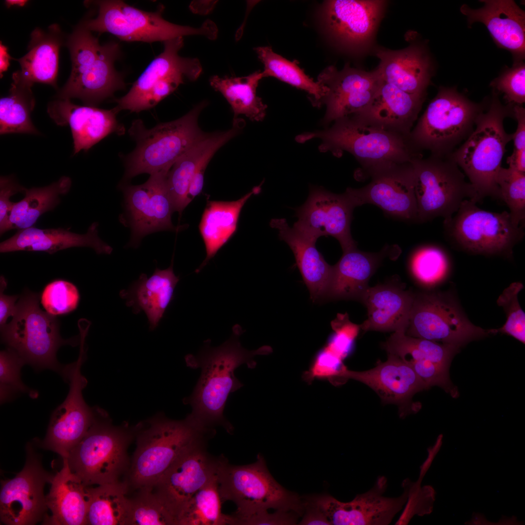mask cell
Listing matches in <instances>:
<instances>
[{
  "label": "cell",
  "mask_w": 525,
  "mask_h": 525,
  "mask_svg": "<svg viewBox=\"0 0 525 525\" xmlns=\"http://www.w3.org/2000/svg\"><path fill=\"white\" fill-rule=\"evenodd\" d=\"M232 330L230 338L220 346L212 348L206 342L197 356H187L190 366L201 368L194 390L186 401L192 408L189 416L208 428L224 421L223 411L229 394L243 385L235 377V370L245 363L253 366L254 356L271 351L267 346L253 351L245 349L239 341L244 332L242 328L235 325Z\"/></svg>",
  "instance_id": "obj_1"
},
{
  "label": "cell",
  "mask_w": 525,
  "mask_h": 525,
  "mask_svg": "<svg viewBox=\"0 0 525 525\" xmlns=\"http://www.w3.org/2000/svg\"><path fill=\"white\" fill-rule=\"evenodd\" d=\"M321 140L320 152L340 157L344 151L352 154L366 174L394 163L411 162L422 157L410 136L367 123L352 116L336 120L330 128L305 132L296 140L304 143Z\"/></svg>",
  "instance_id": "obj_2"
},
{
  "label": "cell",
  "mask_w": 525,
  "mask_h": 525,
  "mask_svg": "<svg viewBox=\"0 0 525 525\" xmlns=\"http://www.w3.org/2000/svg\"><path fill=\"white\" fill-rule=\"evenodd\" d=\"M217 474L222 501L237 506V525H264L270 509L298 515L304 511V503L273 478L261 455L255 462L242 466L220 459Z\"/></svg>",
  "instance_id": "obj_3"
},
{
  "label": "cell",
  "mask_w": 525,
  "mask_h": 525,
  "mask_svg": "<svg viewBox=\"0 0 525 525\" xmlns=\"http://www.w3.org/2000/svg\"><path fill=\"white\" fill-rule=\"evenodd\" d=\"M513 105H504L493 91L488 109L478 115L472 133L449 154L468 177L480 202L487 196L501 199L497 176L506 145L512 140V134L505 130L504 121L513 117Z\"/></svg>",
  "instance_id": "obj_4"
},
{
  "label": "cell",
  "mask_w": 525,
  "mask_h": 525,
  "mask_svg": "<svg viewBox=\"0 0 525 525\" xmlns=\"http://www.w3.org/2000/svg\"><path fill=\"white\" fill-rule=\"evenodd\" d=\"M66 45L70 55L71 70L57 95L59 99L76 98L85 105L96 107L124 88L123 77L114 67L120 54L118 43L101 44L81 22L69 35Z\"/></svg>",
  "instance_id": "obj_5"
},
{
  "label": "cell",
  "mask_w": 525,
  "mask_h": 525,
  "mask_svg": "<svg viewBox=\"0 0 525 525\" xmlns=\"http://www.w3.org/2000/svg\"><path fill=\"white\" fill-rule=\"evenodd\" d=\"M206 101L175 120L147 129L140 119L133 121L128 130L136 142L135 149L124 158L125 172L121 184L141 174L150 175L170 171L175 162L204 136L198 125Z\"/></svg>",
  "instance_id": "obj_6"
},
{
  "label": "cell",
  "mask_w": 525,
  "mask_h": 525,
  "mask_svg": "<svg viewBox=\"0 0 525 525\" xmlns=\"http://www.w3.org/2000/svg\"><path fill=\"white\" fill-rule=\"evenodd\" d=\"M209 428L189 416L176 421L163 417L150 420L139 433L130 471L132 484L150 489L184 454L204 442Z\"/></svg>",
  "instance_id": "obj_7"
},
{
  "label": "cell",
  "mask_w": 525,
  "mask_h": 525,
  "mask_svg": "<svg viewBox=\"0 0 525 525\" xmlns=\"http://www.w3.org/2000/svg\"><path fill=\"white\" fill-rule=\"evenodd\" d=\"M3 341L23 360L38 369L49 368L63 374L65 366L56 354L64 345H77L80 337L62 339L54 316L43 311L38 296L26 292L16 304L11 322L0 329Z\"/></svg>",
  "instance_id": "obj_8"
},
{
  "label": "cell",
  "mask_w": 525,
  "mask_h": 525,
  "mask_svg": "<svg viewBox=\"0 0 525 525\" xmlns=\"http://www.w3.org/2000/svg\"><path fill=\"white\" fill-rule=\"evenodd\" d=\"M486 103L470 101L455 88L440 87L411 131L413 144L420 152L449 155L472 133L476 118L486 109Z\"/></svg>",
  "instance_id": "obj_9"
},
{
  "label": "cell",
  "mask_w": 525,
  "mask_h": 525,
  "mask_svg": "<svg viewBox=\"0 0 525 525\" xmlns=\"http://www.w3.org/2000/svg\"><path fill=\"white\" fill-rule=\"evenodd\" d=\"M98 8L97 17L82 21L91 32L108 33L125 41L164 42L178 37L202 35L210 40L217 36L215 24L207 20L198 28L172 23L162 16V5L155 12H146L120 0L92 1Z\"/></svg>",
  "instance_id": "obj_10"
},
{
  "label": "cell",
  "mask_w": 525,
  "mask_h": 525,
  "mask_svg": "<svg viewBox=\"0 0 525 525\" xmlns=\"http://www.w3.org/2000/svg\"><path fill=\"white\" fill-rule=\"evenodd\" d=\"M476 204L465 200L451 217L444 219L447 241L469 253L510 257L525 235L523 227L513 222L509 212L489 211Z\"/></svg>",
  "instance_id": "obj_11"
},
{
  "label": "cell",
  "mask_w": 525,
  "mask_h": 525,
  "mask_svg": "<svg viewBox=\"0 0 525 525\" xmlns=\"http://www.w3.org/2000/svg\"><path fill=\"white\" fill-rule=\"evenodd\" d=\"M93 422L66 458L73 473L89 486L118 482L127 462L130 434L113 426L107 414L95 407Z\"/></svg>",
  "instance_id": "obj_12"
},
{
  "label": "cell",
  "mask_w": 525,
  "mask_h": 525,
  "mask_svg": "<svg viewBox=\"0 0 525 525\" xmlns=\"http://www.w3.org/2000/svg\"><path fill=\"white\" fill-rule=\"evenodd\" d=\"M418 222L451 217L466 199L480 203L478 194L449 155L431 154L412 161Z\"/></svg>",
  "instance_id": "obj_13"
},
{
  "label": "cell",
  "mask_w": 525,
  "mask_h": 525,
  "mask_svg": "<svg viewBox=\"0 0 525 525\" xmlns=\"http://www.w3.org/2000/svg\"><path fill=\"white\" fill-rule=\"evenodd\" d=\"M406 335L457 347L493 334L472 323L449 292L414 293Z\"/></svg>",
  "instance_id": "obj_14"
},
{
  "label": "cell",
  "mask_w": 525,
  "mask_h": 525,
  "mask_svg": "<svg viewBox=\"0 0 525 525\" xmlns=\"http://www.w3.org/2000/svg\"><path fill=\"white\" fill-rule=\"evenodd\" d=\"M163 44V52L149 64L127 94L115 100L119 111L137 112L144 102L158 103L185 81H194L200 75L202 68L198 59L178 54L184 45L183 37Z\"/></svg>",
  "instance_id": "obj_15"
},
{
  "label": "cell",
  "mask_w": 525,
  "mask_h": 525,
  "mask_svg": "<svg viewBox=\"0 0 525 525\" xmlns=\"http://www.w3.org/2000/svg\"><path fill=\"white\" fill-rule=\"evenodd\" d=\"M169 171L152 174L141 185H120L124 209L120 220L131 232L127 246L138 247L142 239L152 233L178 231L171 220L175 210L167 184Z\"/></svg>",
  "instance_id": "obj_16"
},
{
  "label": "cell",
  "mask_w": 525,
  "mask_h": 525,
  "mask_svg": "<svg viewBox=\"0 0 525 525\" xmlns=\"http://www.w3.org/2000/svg\"><path fill=\"white\" fill-rule=\"evenodd\" d=\"M367 175L371 178L368 184L358 189L348 188L344 192L354 208L371 204L387 215L418 222L412 161L394 163Z\"/></svg>",
  "instance_id": "obj_17"
},
{
  "label": "cell",
  "mask_w": 525,
  "mask_h": 525,
  "mask_svg": "<svg viewBox=\"0 0 525 525\" xmlns=\"http://www.w3.org/2000/svg\"><path fill=\"white\" fill-rule=\"evenodd\" d=\"M354 209L344 192L312 187L305 202L296 209L298 219L293 227L316 242L322 236L333 237L345 252L357 247L350 231Z\"/></svg>",
  "instance_id": "obj_18"
},
{
  "label": "cell",
  "mask_w": 525,
  "mask_h": 525,
  "mask_svg": "<svg viewBox=\"0 0 525 525\" xmlns=\"http://www.w3.org/2000/svg\"><path fill=\"white\" fill-rule=\"evenodd\" d=\"M387 479L378 477L373 487L367 492L357 495L351 501L342 502L329 495L310 498L323 512L330 525H386L406 503L410 484L405 485L402 494L397 497L383 495Z\"/></svg>",
  "instance_id": "obj_19"
},
{
  "label": "cell",
  "mask_w": 525,
  "mask_h": 525,
  "mask_svg": "<svg viewBox=\"0 0 525 525\" xmlns=\"http://www.w3.org/2000/svg\"><path fill=\"white\" fill-rule=\"evenodd\" d=\"M382 81L376 70L365 71L348 64L339 71L333 66L325 68L317 81L328 89L319 104L326 106L322 123L327 125L361 112L370 103Z\"/></svg>",
  "instance_id": "obj_20"
},
{
  "label": "cell",
  "mask_w": 525,
  "mask_h": 525,
  "mask_svg": "<svg viewBox=\"0 0 525 525\" xmlns=\"http://www.w3.org/2000/svg\"><path fill=\"white\" fill-rule=\"evenodd\" d=\"M51 478L38 459L29 453L21 471L14 478L1 481V522L9 525H30L39 521L48 508L43 489Z\"/></svg>",
  "instance_id": "obj_21"
},
{
  "label": "cell",
  "mask_w": 525,
  "mask_h": 525,
  "mask_svg": "<svg viewBox=\"0 0 525 525\" xmlns=\"http://www.w3.org/2000/svg\"><path fill=\"white\" fill-rule=\"evenodd\" d=\"M382 0H333L325 2L322 17L332 38L350 50L366 47L382 17Z\"/></svg>",
  "instance_id": "obj_22"
},
{
  "label": "cell",
  "mask_w": 525,
  "mask_h": 525,
  "mask_svg": "<svg viewBox=\"0 0 525 525\" xmlns=\"http://www.w3.org/2000/svg\"><path fill=\"white\" fill-rule=\"evenodd\" d=\"M204 442L182 455L155 485L157 493L175 515L217 472L219 459L206 452ZM154 486V487H155Z\"/></svg>",
  "instance_id": "obj_23"
},
{
  "label": "cell",
  "mask_w": 525,
  "mask_h": 525,
  "mask_svg": "<svg viewBox=\"0 0 525 525\" xmlns=\"http://www.w3.org/2000/svg\"><path fill=\"white\" fill-rule=\"evenodd\" d=\"M351 379L373 390L385 403L399 406L401 416L416 393L426 387L412 367L399 357L388 354L386 361L379 362L369 370L355 371L343 366L336 378Z\"/></svg>",
  "instance_id": "obj_24"
},
{
  "label": "cell",
  "mask_w": 525,
  "mask_h": 525,
  "mask_svg": "<svg viewBox=\"0 0 525 525\" xmlns=\"http://www.w3.org/2000/svg\"><path fill=\"white\" fill-rule=\"evenodd\" d=\"M48 113L59 125H69L73 140L74 155L88 150L112 133H124V126L116 115V107L107 110L88 105H78L70 99H58L49 104Z\"/></svg>",
  "instance_id": "obj_25"
},
{
  "label": "cell",
  "mask_w": 525,
  "mask_h": 525,
  "mask_svg": "<svg viewBox=\"0 0 525 525\" xmlns=\"http://www.w3.org/2000/svg\"><path fill=\"white\" fill-rule=\"evenodd\" d=\"M483 7L472 9L462 5L460 12L469 25L483 23L495 44L511 52L515 63L525 56V12L512 0H483ZM514 63V64H515Z\"/></svg>",
  "instance_id": "obj_26"
},
{
  "label": "cell",
  "mask_w": 525,
  "mask_h": 525,
  "mask_svg": "<svg viewBox=\"0 0 525 525\" xmlns=\"http://www.w3.org/2000/svg\"><path fill=\"white\" fill-rule=\"evenodd\" d=\"M425 98L408 94L382 80L368 105L350 116L410 136Z\"/></svg>",
  "instance_id": "obj_27"
},
{
  "label": "cell",
  "mask_w": 525,
  "mask_h": 525,
  "mask_svg": "<svg viewBox=\"0 0 525 525\" xmlns=\"http://www.w3.org/2000/svg\"><path fill=\"white\" fill-rule=\"evenodd\" d=\"M242 125L233 123L229 130L205 133L174 164L167 176V184L175 211L181 214L191 202L188 192L191 182L198 168L209 162L214 154L241 131Z\"/></svg>",
  "instance_id": "obj_28"
},
{
  "label": "cell",
  "mask_w": 525,
  "mask_h": 525,
  "mask_svg": "<svg viewBox=\"0 0 525 525\" xmlns=\"http://www.w3.org/2000/svg\"><path fill=\"white\" fill-rule=\"evenodd\" d=\"M97 222L93 223L84 234L62 228L40 229L32 227L18 230L0 244V252L44 251L53 254L72 247H89L98 254H110L113 248L98 235Z\"/></svg>",
  "instance_id": "obj_29"
},
{
  "label": "cell",
  "mask_w": 525,
  "mask_h": 525,
  "mask_svg": "<svg viewBox=\"0 0 525 525\" xmlns=\"http://www.w3.org/2000/svg\"><path fill=\"white\" fill-rule=\"evenodd\" d=\"M380 62L376 69L381 79L411 95L425 97L431 65L424 50L417 45L393 51L376 50Z\"/></svg>",
  "instance_id": "obj_30"
},
{
  "label": "cell",
  "mask_w": 525,
  "mask_h": 525,
  "mask_svg": "<svg viewBox=\"0 0 525 525\" xmlns=\"http://www.w3.org/2000/svg\"><path fill=\"white\" fill-rule=\"evenodd\" d=\"M270 226L279 231L280 239L293 251L297 265L314 301L327 298L332 280L333 265L317 250L316 241L288 225L285 218H273Z\"/></svg>",
  "instance_id": "obj_31"
},
{
  "label": "cell",
  "mask_w": 525,
  "mask_h": 525,
  "mask_svg": "<svg viewBox=\"0 0 525 525\" xmlns=\"http://www.w3.org/2000/svg\"><path fill=\"white\" fill-rule=\"evenodd\" d=\"M51 487L46 496L52 515L45 523L56 525H87L91 487L85 485L71 471L66 459L61 470L51 477Z\"/></svg>",
  "instance_id": "obj_32"
},
{
  "label": "cell",
  "mask_w": 525,
  "mask_h": 525,
  "mask_svg": "<svg viewBox=\"0 0 525 525\" xmlns=\"http://www.w3.org/2000/svg\"><path fill=\"white\" fill-rule=\"evenodd\" d=\"M398 248L385 245L378 253L361 251L357 247L343 252L333 265V273L327 298L355 299L362 302L369 288L368 282L384 259Z\"/></svg>",
  "instance_id": "obj_33"
},
{
  "label": "cell",
  "mask_w": 525,
  "mask_h": 525,
  "mask_svg": "<svg viewBox=\"0 0 525 525\" xmlns=\"http://www.w3.org/2000/svg\"><path fill=\"white\" fill-rule=\"evenodd\" d=\"M173 265L172 260L171 265L166 269L156 268L149 278L141 274L127 289L120 292V296L125 300L126 306L131 307L134 314L141 311L145 313L151 331L158 327L174 298V290L179 278L175 274Z\"/></svg>",
  "instance_id": "obj_34"
},
{
  "label": "cell",
  "mask_w": 525,
  "mask_h": 525,
  "mask_svg": "<svg viewBox=\"0 0 525 525\" xmlns=\"http://www.w3.org/2000/svg\"><path fill=\"white\" fill-rule=\"evenodd\" d=\"M414 293L391 285L368 288L362 299L368 318L361 325L364 331H405Z\"/></svg>",
  "instance_id": "obj_35"
},
{
  "label": "cell",
  "mask_w": 525,
  "mask_h": 525,
  "mask_svg": "<svg viewBox=\"0 0 525 525\" xmlns=\"http://www.w3.org/2000/svg\"><path fill=\"white\" fill-rule=\"evenodd\" d=\"M64 41V34L57 24L44 30L35 29L31 34L28 52L16 59L20 70H18L25 81L48 84L57 88L59 52Z\"/></svg>",
  "instance_id": "obj_36"
},
{
  "label": "cell",
  "mask_w": 525,
  "mask_h": 525,
  "mask_svg": "<svg viewBox=\"0 0 525 525\" xmlns=\"http://www.w3.org/2000/svg\"><path fill=\"white\" fill-rule=\"evenodd\" d=\"M256 186L240 199L232 201H208L199 225L204 241L206 257L196 270L199 272L233 235L237 228L239 216L243 207L253 194L261 191Z\"/></svg>",
  "instance_id": "obj_37"
},
{
  "label": "cell",
  "mask_w": 525,
  "mask_h": 525,
  "mask_svg": "<svg viewBox=\"0 0 525 525\" xmlns=\"http://www.w3.org/2000/svg\"><path fill=\"white\" fill-rule=\"evenodd\" d=\"M260 70L246 76L221 78L210 77V86L220 92L230 104L234 113V120L244 115L253 121L263 120L267 105L257 95L259 81L263 78Z\"/></svg>",
  "instance_id": "obj_38"
},
{
  "label": "cell",
  "mask_w": 525,
  "mask_h": 525,
  "mask_svg": "<svg viewBox=\"0 0 525 525\" xmlns=\"http://www.w3.org/2000/svg\"><path fill=\"white\" fill-rule=\"evenodd\" d=\"M12 79L9 94L0 100V134H37L31 119L35 105L31 89L33 85L24 80L18 71L13 73Z\"/></svg>",
  "instance_id": "obj_39"
},
{
  "label": "cell",
  "mask_w": 525,
  "mask_h": 525,
  "mask_svg": "<svg viewBox=\"0 0 525 525\" xmlns=\"http://www.w3.org/2000/svg\"><path fill=\"white\" fill-rule=\"evenodd\" d=\"M71 185L70 178L62 176L47 186L26 189L24 198L15 202L10 213L11 229L18 230L33 227L42 214L52 210L60 203L59 196L68 193Z\"/></svg>",
  "instance_id": "obj_40"
},
{
  "label": "cell",
  "mask_w": 525,
  "mask_h": 525,
  "mask_svg": "<svg viewBox=\"0 0 525 525\" xmlns=\"http://www.w3.org/2000/svg\"><path fill=\"white\" fill-rule=\"evenodd\" d=\"M383 348L388 354L395 355L405 363L421 360L430 361L449 369L454 356L459 348L406 335L404 331L393 332Z\"/></svg>",
  "instance_id": "obj_41"
},
{
  "label": "cell",
  "mask_w": 525,
  "mask_h": 525,
  "mask_svg": "<svg viewBox=\"0 0 525 525\" xmlns=\"http://www.w3.org/2000/svg\"><path fill=\"white\" fill-rule=\"evenodd\" d=\"M217 472L190 499L177 517L178 525H237L234 516L223 514Z\"/></svg>",
  "instance_id": "obj_42"
},
{
  "label": "cell",
  "mask_w": 525,
  "mask_h": 525,
  "mask_svg": "<svg viewBox=\"0 0 525 525\" xmlns=\"http://www.w3.org/2000/svg\"><path fill=\"white\" fill-rule=\"evenodd\" d=\"M130 505L118 482L91 487L87 525H128Z\"/></svg>",
  "instance_id": "obj_43"
},
{
  "label": "cell",
  "mask_w": 525,
  "mask_h": 525,
  "mask_svg": "<svg viewBox=\"0 0 525 525\" xmlns=\"http://www.w3.org/2000/svg\"><path fill=\"white\" fill-rule=\"evenodd\" d=\"M264 65V77L271 76L308 93L313 105L320 107L321 100L326 95L327 88L307 75L298 66L297 60L290 61L275 53L271 47H258L254 49Z\"/></svg>",
  "instance_id": "obj_44"
},
{
  "label": "cell",
  "mask_w": 525,
  "mask_h": 525,
  "mask_svg": "<svg viewBox=\"0 0 525 525\" xmlns=\"http://www.w3.org/2000/svg\"><path fill=\"white\" fill-rule=\"evenodd\" d=\"M142 493L131 501L128 525H177L176 518L165 502L150 489L142 490Z\"/></svg>",
  "instance_id": "obj_45"
},
{
  "label": "cell",
  "mask_w": 525,
  "mask_h": 525,
  "mask_svg": "<svg viewBox=\"0 0 525 525\" xmlns=\"http://www.w3.org/2000/svg\"><path fill=\"white\" fill-rule=\"evenodd\" d=\"M496 182L500 198L508 207L513 222L523 227L525 219V173L502 167Z\"/></svg>",
  "instance_id": "obj_46"
},
{
  "label": "cell",
  "mask_w": 525,
  "mask_h": 525,
  "mask_svg": "<svg viewBox=\"0 0 525 525\" xmlns=\"http://www.w3.org/2000/svg\"><path fill=\"white\" fill-rule=\"evenodd\" d=\"M411 268L418 281L424 285L433 286L445 279L449 272V262L441 249L427 247L414 255Z\"/></svg>",
  "instance_id": "obj_47"
},
{
  "label": "cell",
  "mask_w": 525,
  "mask_h": 525,
  "mask_svg": "<svg viewBox=\"0 0 525 525\" xmlns=\"http://www.w3.org/2000/svg\"><path fill=\"white\" fill-rule=\"evenodd\" d=\"M523 288L522 283L515 282L511 283L499 296L497 304L505 311L507 320L502 327L492 331L494 334L498 332L506 334L525 344V314L518 298V295Z\"/></svg>",
  "instance_id": "obj_48"
},
{
  "label": "cell",
  "mask_w": 525,
  "mask_h": 525,
  "mask_svg": "<svg viewBox=\"0 0 525 525\" xmlns=\"http://www.w3.org/2000/svg\"><path fill=\"white\" fill-rule=\"evenodd\" d=\"M41 304L46 312L55 316L71 312L78 304L80 295L76 287L62 280L47 284L41 296Z\"/></svg>",
  "instance_id": "obj_49"
},
{
  "label": "cell",
  "mask_w": 525,
  "mask_h": 525,
  "mask_svg": "<svg viewBox=\"0 0 525 525\" xmlns=\"http://www.w3.org/2000/svg\"><path fill=\"white\" fill-rule=\"evenodd\" d=\"M24 364L21 357L12 349L8 348L0 351V382L2 402H6L13 393L17 392L29 393L33 398L37 396L36 393L26 386L21 380L20 369Z\"/></svg>",
  "instance_id": "obj_50"
},
{
  "label": "cell",
  "mask_w": 525,
  "mask_h": 525,
  "mask_svg": "<svg viewBox=\"0 0 525 525\" xmlns=\"http://www.w3.org/2000/svg\"><path fill=\"white\" fill-rule=\"evenodd\" d=\"M494 91L504 94L508 104L522 105L525 102V65L522 61L506 70L490 84Z\"/></svg>",
  "instance_id": "obj_51"
},
{
  "label": "cell",
  "mask_w": 525,
  "mask_h": 525,
  "mask_svg": "<svg viewBox=\"0 0 525 525\" xmlns=\"http://www.w3.org/2000/svg\"><path fill=\"white\" fill-rule=\"evenodd\" d=\"M424 383L426 389L438 386L453 397H457V388L450 380L448 369L428 360L414 361L409 364Z\"/></svg>",
  "instance_id": "obj_52"
},
{
  "label": "cell",
  "mask_w": 525,
  "mask_h": 525,
  "mask_svg": "<svg viewBox=\"0 0 525 525\" xmlns=\"http://www.w3.org/2000/svg\"><path fill=\"white\" fill-rule=\"evenodd\" d=\"M331 324L335 333L326 347L339 357L343 356L348 352L360 326L350 322L347 314L339 315Z\"/></svg>",
  "instance_id": "obj_53"
},
{
  "label": "cell",
  "mask_w": 525,
  "mask_h": 525,
  "mask_svg": "<svg viewBox=\"0 0 525 525\" xmlns=\"http://www.w3.org/2000/svg\"><path fill=\"white\" fill-rule=\"evenodd\" d=\"M26 188L17 183L11 176L0 178V233L2 235L11 230L9 217L15 202L10 198L18 192H24Z\"/></svg>",
  "instance_id": "obj_54"
},
{
  "label": "cell",
  "mask_w": 525,
  "mask_h": 525,
  "mask_svg": "<svg viewBox=\"0 0 525 525\" xmlns=\"http://www.w3.org/2000/svg\"><path fill=\"white\" fill-rule=\"evenodd\" d=\"M513 117L517 122L515 132L512 134L514 143L513 152L525 151V109L522 106L514 105L513 106Z\"/></svg>",
  "instance_id": "obj_55"
},
{
  "label": "cell",
  "mask_w": 525,
  "mask_h": 525,
  "mask_svg": "<svg viewBox=\"0 0 525 525\" xmlns=\"http://www.w3.org/2000/svg\"><path fill=\"white\" fill-rule=\"evenodd\" d=\"M7 285L3 276L0 279V329L6 324L8 317L13 316L16 309L15 302L18 298L17 296L4 295L3 292Z\"/></svg>",
  "instance_id": "obj_56"
},
{
  "label": "cell",
  "mask_w": 525,
  "mask_h": 525,
  "mask_svg": "<svg viewBox=\"0 0 525 525\" xmlns=\"http://www.w3.org/2000/svg\"><path fill=\"white\" fill-rule=\"evenodd\" d=\"M305 514L300 522V525H330L323 512L309 499L304 503Z\"/></svg>",
  "instance_id": "obj_57"
},
{
  "label": "cell",
  "mask_w": 525,
  "mask_h": 525,
  "mask_svg": "<svg viewBox=\"0 0 525 525\" xmlns=\"http://www.w3.org/2000/svg\"><path fill=\"white\" fill-rule=\"evenodd\" d=\"M209 162L203 163L198 168L191 182L188 192V198L191 202L196 196L201 192L204 184V175L205 170Z\"/></svg>",
  "instance_id": "obj_58"
},
{
  "label": "cell",
  "mask_w": 525,
  "mask_h": 525,
  "mask_svg": "<svg viewBox=\"0 0 525 525\" xmlns=\"http://www.w3.org/2000/svg\"><path fill=\"white\" fill-rule=\"evenodd\" d=\"M443 435H439L434 445L428 450V456L420 467L419 479L422 480L430 467L435 457L439 452L442 444Z\"/></svg>",
  "instance_id": "obj_59"
},
{
  "label": "cell",
  "mask_w": 525,
  "mask_h": 525,
  "mask_svg": "<svg viewBox=\"0 0 525 525\" xmlns=\"http://www.w3.org/2000/svg\"><path fill=\"white\" fill-rule=\"evenodd\" d=\"M215 2L194 1L191 3L190 6L191 10L195 13H207L213 7Z\"/></svg>",
  "instance_id": "obj_60"
},
{
  "label": "cell",
  "mask_w": 525,
  "mask_h": 525,
  "mask_svg": "<svg viewBox=\"0 0 525 525\" xmlns=\"http://www.w3.org/2000/svg\"><path fill=\"white\" fill-rule=\"evenodd\" d=\"M469 525H488L489 521L484 518V515H475L469 522Z\"/></svg>",
  "instance_id": "obj_61"
},
{
  "label": "cell",
  "mask_w": 525,
  "mask_h": 525,
  "mask_svg": "<svg viewBox=\"0 0 525 525\" xmlns=\"http://www.w3.org/2000/svg\"><path fill=\"white\" fill-rule=\"evenodd\" d=\"M27 1L25 0H6L5 3L7 6H23Z\"/></svg>",
  "instance_id": "obj_62"
}]
</instances>
